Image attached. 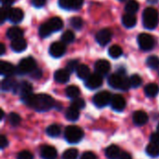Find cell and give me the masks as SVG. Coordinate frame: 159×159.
Segmentation results:
<instances>
[{
    "mask_svg": "<svg viewBox=\"0 0 159 159\" xmlns=\"http://www.w3.org/2000/svg\"><path fill=\"white\" fill-rule=\"evenodd\" d=\"M22 101L28 106L34 108L37 112H46L54 106V100L48 94H30L22 98Z\"/></svg>",
    "mask_w": 159,
    "mask_h": 159,
    "instance_id": "1",
    "label": "cell"
},
{
    "mask_svg": "<svg viewBox=\"0 0 159 159\" xmlns=\"http://www.w3.org/2000/svg\"><path fill=\"white\" fill-rule=\"evenodd\" d=\"M108 84L110 87L121 90H128L131 87L129 78L119 73L111 75L108 78Z\"/></svg>",
    "mask_w": 159,
    "mask_h": 159,
    "instance_id": "2",
    "label": "cell"
},
{
    "mask_svg": "<svg viewBox=\"0 0 159 159\" xmlns=\"http://www.w3.org/2000/svg\"><path fill=\"white\" fill-rule=\"evenodd\" d=\"M143 26L148 30L155 29L158 24V12L154 7H146L143 13Z\"/></svg>",
    "mask_w": 159,
    "mask_h": 159,
    "instance_id": "3",
    "label": "cell"
},
{
    "mask_svg": "<svg viewBox=\"0 0 159 159\" xmlns=\"http://www.w3.org/2000/svg\"><path fill=\"white\" fill-rule=\"evenodd\" d=\"M35 68H36V62L34 60V58L27 57V58L22 59L19 62V64L16 68V73L18 75H23L31 74Z\"/></svg>",
    "mask_w": 159,
    "mask_h": 159,
    "instance_id": "4",
    "label": "cell"
},
{
    "mask_svg": "<svg viewBox=\"0 0 159 159\" xmlns=\"http://www.w3.org/2000/svg\"><path fill=\"white\" fill-rule=\"evenodd\" d=\"M84 131L77 126H69L65 129V139L70 143H76L82 140Z\"/></svg>",
    "mask_w": 159,
    "mask_h": 159,
    "instance_id": "5",
    "label": "cell"
},
{
    "mask_svg": "<svg viewBox=\"0 0 159 159\" xmlns=\"http://www.w3.org/2000/svg\"><path fill=\"white\" fill-rule=\"evenodd\" d=\"M138 44H139V47L143 50L148 51V50H151L155 47V39L151 34L143 33V34H139Z\"/></svg>",
    "mask_w": 159,
    "mask_h": 159,
    "instance_id": "6",
    "label": "cell"
},
{
    "mask_svg": "<svg viewBox=\"0 0 159 159\" xmlns=\"http://www.w3.org/2000/svg\"><path fill=\"white\" fill-rule=\"evenodd\" d=\"M111 100H112V96L108 91L98 92L93 97V102L99 108H102L106 106L109 102H111Z\"/></svg>",
    "mask_w": 159,
    "mask_h": 159,
    "instance_id": "7",
    "label": "cell"
},
{
    "mask_svg": "<svg viewBox=\"0 0 159 159\" xmlns=\"http://www.w3.org/2000/svg\"><path fill=\"white\" fill-rule=\"evenodd\" d=\"M102 76L99 74H93V75H90L87 79H86V82H85V85L88 89H96L98 88H100L102 85Z\"/></svg>",
    "mask_w": 159,
    "mask_h": 159,
    "instance_id": "8",
    "label": "cell"
},
{
    "mask_svg": "<svg viewBox=\"0 0 159 159\" xmlns=\"http://www.w3.org/2000/svg\"><path fill=\"white\" fill-rule=\"evenodd\" d=\"M66 48L63 42H54L49 47V54L54 58H60L65 53Z\"/></svg>",
    "mask_w": 159,
    "mask_h": 159,
    "instance_id": "9",
    "label": "cell"
},
{
    "mask_svg": "<svg viewBox=\"0 0 159 159\" xmlns=\"http://www.w3.org/2000/svg\"><path fill=\"white\" fill-rule=\"evenodd\" d=\"M112 38V33L109 29H102L96 34V41L101 46H106Z\"/></svg>",
    "mask_w": 159,
    "mask_h": 159,
    "instance_id": "10",
    "label": "cell"
},
{
    "mask_svg": "<svg viewBox=\"0 0 159 159\" xmlns=\"http://www.w3.org/2000/svg\"><path fill=\"white\" fill-rule=\"evenodd\" d=\"M84 4V0H59V6L64 9H78Z\"/></svg>",
    "mask_w": 159,
    "mask_h": 159,
    "instance_id": "11",
    "label": "cell"
},
{
    "mask_svg": "<svg viewBox=\"0 0 159 159\" xmlns=\"http://www.w3.org/2000/svg\"><path fill=\"white\" fill-rule=\"evenodd\" d=\"M111 105H112V108L115 111L120 112V111H123L125 109V107H126V101H125L123 96H121L119 94H116V95H114L112 97Z\"/></svg>",
    "mask_w": 159,
    "mask_h": 159,
    "instance_id": "12",
    "label": "cell"
},
{
    "mask_svg": "<svg viewBox=\"0 0 159 159\" xmlns=\"http://www.w3.org/2000/svg\"><path fill=\"white\" fill-rule=\"evenodd\" d=\"M14 92L20 93L21 95V98H23V97L28 96L33 93V86L30 83L23 81L20 84H17V86L14 89Z\"/></svg>",
    "mask_w": 159,
    "mask_h": 159,
    "instance_id": "13",
    "label": "cell"
},
{
    "mask_svg": "<svg viewBox=\"0 0 159 159\" xmlns=\"http://www.w3.org/2000/svg\"><path fill=\"white\" fill-rule=\"evenodd\" d=\"M111 68L110 62L106 60H99L96 63H95V71L97 74L102 75H105L109 73Z\"/></svg>",
    "mask_w": 159,
    "mask_h": 159,
    "instance_id": "14",
    "label": "cell"
},
{
    "mask_svg": "<svg viewBox=\"0 0 159 159\" xmlns=\"http://www.w3.org/2000/svg\"><path fill=\"white\" fill-rule=\"evenodd\" d=\"M11 49L15 52H22L23 50L26 49L27 48V43L26 40L23 37H19L17 39H14L11 41Z\"/></svg>",
    "mask_w": 159,
    "mask_h": 159,
    "instance_id": "15",
    "label": "cell"
},
{
    "mask_svg": "<svg viewBox=\"0 0 159 159\" xmlns=\"http://www.w3.org/2000/svg\"><path fill=\"white\" fill-rule=\"evenodd\" d=\"M41 157L43 159H56L57 150L49 145H44L40 151Z\"/></svg>",
    "mask_w": 159,
    "mask_h": 159,
    "instance_id": "16",
    "label": "cell"
},
{
    "mask_svg": "<svg viewBox=\"0 0 159 159\" xmlns=\"http://www.w3.org/2000/svg\"><path fill=\"white\" fill-rule=\"evenodd\" d=\"M0 72L1 75L7 77H10L14 73H16V68L13 64L7 62V61H1L0 62Z\"/></svg>",
    "mask_w": 159,
    "mask_h": 159,
    "instance_id": "17",
    "label": "cell"
},
{
    "mask_svg": "<svg viewBox=\"0 0 159 159\" xmlns=\"http://www.w3.org/2000/svg\"><path fill=\"white\" fill-rule=\"evenodd\" d=\"M22 19H23V11L20 8L15 7V8L10 9L8 20L12 23H19L22 20Z\"/></svg>",
    "mask_w": 159,
    "mask_h": 159,
    "instance_id": "18",
    "label": "cell"
},
{
    "mask_svg": "<svg viewBox=\"0 0 159 159\" xmlns=\"http://www.w3.org/2000/svg\"><path fill=\"white\" fill-rule=\"evenodd\" d=\"M148 121V116L143 111H136L133 114V122L137 126H143Z\"/></svg>",
    "mask_w": 159,
    "mask_h": 159,
    "instance_id": "19",
    "label": "cell"
},
{
    "mask_svg": "<svg viewBox=\"0 0 159 159\" xmlns=\"http://www.w3.org/2000/svg\"><path fill=\"white\" fill-rule=\"evenodd\" d=\"M70 78V73L66 70V69H60L57 70L54 74V79L58 82V83H66L69 81Z\"/></svg>",
    "mask_w": 159,
    "mask_h": 159,
    "instance_id": "20",
    "label": "cell"
},
{
    "mask_svg": "<svg viewBox=\"0 0 159 159\" xmlns=\"http://www.w3.org/2000/svg\"><path fill=\"white\" fill-rule=\"evenodd\" d=\"M122 23L127 28H132L137 23V18L134 14L127 13L122 17Z\"/></svg>",
    "mask_w": 159,
    "mask_h": 159,
    "instance_id": "21",
    "label": "cell"
},
{
    "mask_svg": "<svg viewBox=\"0 0 159 159\" xmlns=\"http://www.w3.org/2000/svg\"><path fill=\"white\" fill-rule=\"evenodd\" d=\"M120 155V149L116 145L113 144L105 149V156L108 159H118Z\"/></svg>",
    "mask_w": 159,
    "mask_h": 159,
    "instance_id": "22",
    "label": "cell"
},
{
    "mask_svg": "<svg viewBox=\"0 0 159 159\" xmlns=\"http://www.w3.org/2000/svg\"><path fill=\"white\" fill-rule=\"evenodd\" d=\"M48 24L50 27V29L52 30V32H58L63 27L62 20L58 18V17H54V18L49 19L48 21Z\"/></svg>",
    "mask_w": 159,
    "mask_h": 159,
    "instance_id": "23",
    "label": "cell"
},
{
    "mask_svg": "<svg viewBox=\"0 0 159 159\" xmlns=\"http://www.w3.org/2000/svg\"><path fill=\"white\" fill-rule=\"evenodd\" d=\"M16 86H17L16 81L11 77L5 78L1 83V89H2L3 91H8V90H11V89L14 90Z\"/></svg>",
    "mask_w": 159,
    "mask_h": 159,
    "instance_id": "24",
    "label": "cell"
},
{
    "mask_svg": "<svg viewBox=\"0 0 159 159\" xmlns=\"http://www.w3.org/2000/svg\"><path fill=\"white\" fill-rule=\"evenodd\" d=\"M144 92H145V95L147 97H150V98L156 97L159 92L158 85H157L155 83H151V84L146 85L144 88Z\"/></svg>",
    "mask_w": 159,
    "mask_h": 159,
    "instance_id": "25",
    "label": "cell"
},
{
    "mask_svg": "<svg viewBox=\"0 0 159 159\" xmlns=\"http://www.w3.org/2000/svg\"><path fill=\"white\" fill-rule=\"evenodd\" d=\"M76 75L80 79L86 80L89 75H90V70L88 65L86 64H79L77 70H76Z\"/></svg>",
    "mask_w": 159,
    "mask_h": 159,
    "instance_id": "26",
    "label": "cell"
},
{
    "mask_svg": "<svg viewBox=\"0 0 159 159\" xmlns=\"http://www.w3.org/2000/svg\"><path fill=\"white\" fill-rule=\"evenodd\" d=\"M22 34H23V31L20 27H11L7 32V38L11 39V40H14V39H17L19 37H21Z\"/></svg>",
    "mask_w": 159,
    "mask_h": 159,
    "instance_id": "27",
    "label": "cell"
},
{
    "mask_svg": "<svg viewBox=\"0 0 159 159\" xmlns=\"http://www.w3.org/2000/svg\"><path fill=\"white\" fill-rule=\"evenodd\" d=\"M79 110L73 106H70L66 111V118L69 121H76L79 118Z\"/></svg>",
    "mask_w": 159,
    "mask_h": 159,
    "instance_id": "28",
    "label": "cell"
},
{
    "mask_svg": "<svg viewBox=\"0 0 159 159\" xmlns=\"http://www.w3.org/2000/svg\"><path fill=\"white\" fill-rule=\"evenodd\" d=\"M146 154L152 157H157L159 156V145L157 143H151L146 147Z\"/></svg>",
    "mask_w": 159,
    "mask_h": 159,
    "instance_id": "29",
    "label": "cell"
},
{
    "mask_svg": "<svg viewBox=\"0 0 159 159\" xmlns=\"http://www.w3.org/2000/svg\"><path fill=\"white\" fill-rule=\"evenodd\" d=\"M139 3L136 1V0H129L128 3L126 4V7H125V9L127 11V13H131V14H134L135 12L138 11L139 9Z\"/></svg>",
    "mask_w": 159,
    "mask_h": 159,
    "instance_id": "30",
    "label": "cell"
},
{
    "mask_svg": "<svg viewBox=\"0 0 159 159\" xmlns=\"http://www.w3.org/2000/svg\"><path fill=\"white\" fill-rule=\"evenodd\" d=\"M108 52H109V56H110L111 58H113V59H117V58H119V57L122 55L123 49H122L121 47H119V46H117V45H114V46L110 47Z\"/></svg>",
    "mask_w": 159,
    "mask_h": 159,
    "instance_id": "31",
    "label": "cell"
},
{
    "mask_svg": "<svg viewBox=\"0 0 159 159\" xmlns=\"http://www.w3.org/2000/svg\"><path fill=\"white\" fill-rule=\"evenodd\" d=\"M66 95L70 99H76L80 95V89L76 86H69L66 89Z\"/></svg>",
    "mask_w": 159,
    "mask_h": 159,
    "instance_id": "32",
    "label": "cell"
},
{
    "mask_svg": "<svg viewBox=\"0 0 159 159\" xmlns=\"http://www.w3.org/2000/svg\"><path fill=\"white\" fill-rule=\"evenodd\" d=\"M46 132L48 136L52 137V138H55V137H58L60 134H61V128L56 125V124H53V125H50L46 129Z\"/></svg>",
    "mask_w": 159,
    "mask_h": 159,
    "instance_id": "33",
    "label": "cell"
},
{
    "mask_svg": "<svg viewBox=\"0 0 159 159\" xmlns=\"http://www.w3.org/2000/svg\"><path fill=\"white\" fill-rule=\"evenodd\" d=\"M51 33H53V32H52V30L50 29V27L48 26V22H47V23H44V24H42V25H40V27H39V35H40L41 37L46 38V37L49 36V35L51 34Z\"/></svg>",
    "mask_w": 159,
    "mask_h": 159,
    "instance_id": "34",
    "label": "cell"
},
{
    "mask_svg": "<svg viewBox=\"0 0 159 159\" xmlns=\"http://www.w3.org/2000/svg\"><path fill=\"white\" fill-rule=\"evenodd\" d=\"M75 39V36L72 31H66L61 35V40L64 44H70V43L74 42Z\"/></svg>",
    "mask_w": 159,
    "mask_h": 159,
    "instance_id": "35",
    "label": "cell"
},
{
    "mask_svg": "<svg viewBox=\"0 0 159 159\" xmlns=\"http://www.w3.org/2000/svg\"><path fill=\"white\" fill-rule=\"evenodd\" d=\"M77 156H78V151L75 148H70L63 153L62 159H76Z\"/></svg>",
    "mask_w": 159,
    "mask_h": 159,
    "instance_id": "36",
    "label": "cell"
},
{
    "mask_svg": "<svg viewBox=\"0 0 159 159\" xmlns=\"http://www.w3.org/2000/svg\"><path fill=\"white\" fill-rule=\"evenodd\" d=\"M71 26L75 30H80L83 27V20L79 17H73L70 20Z\"/></svg>",
    "mask_w": 159,
    "mask_h": 159,
    "instance_id": "37",
    "label": "cell"
},
{
    "mask_svg": "<svg viewBox=\"0 0 159 159\" xmlns=\"http://www.w3.org/2000/svg\"><path fill=\"white\" fill-rule=\"evenodd\" d=\"M10 7L7 6H3V7L0 10V22L3 23L7 19H8L9 12H10Z\"/></svg>",
    "mask_w": 159,
    "mask_h": 159,
    "instance_id": "38",
    "label": "cell"
},
{
    "mask_svg": "<svg viewBox=\"0 0 159 159\" xmlns=\"http://www.w3.org/2000/svg\"><path fill=\"white\" fill-rule=\"evenodd\" d=\"M147 65L152 69H157L159 67V58L157 56H150L147 59Z\"/></svg>",
    "mask_w": 159,
    "mask_h": 159,
    "instance_id": "39",
    "label": "cell"
},
{
    "mask_svg": "<svg viewBox=\"0 0 159 159\" xmlns=\"http://www.w3.org/2000/svg\"><path fill=\"white\" fill-rule=\"evenodd\" d=\"M78 66H79V62H78L77 60H71L66 64V70L69 73H73V72H75V71L77 70Z\"/></svg>",
    "mask_w": 159,
    "mask_h": 159,
    "instance_id": "40",
    "label": "cell"
},
{
    "mask_svg": "<svg viewBox=\"0 0 159 159\" xmlns=\"http://www.w3.org/2000/svg\"><path fill=\"white\" fill-rule=\"evenodd\" d=\"M129 80H130V85L132 88H139L141 85H142V78L139 75H133L129 77Z\"/></svg>",
    "mask_w": 159,
    "mask_h": 159,
    "instance_id": "41",
    "label": "cell"
},
{
    "mask_svg": "<svg viewBox=\"0 0 159 159\" xmlns=\"http://www.w3.org/2000/svg\"><path fill=\"white\" fill-rule=\"evenodd\" d=\"M8 121L12 126H18L20 122V116L16 113H10L8 115Z\"/></svg>",
    "mask_w": 159,
    "mask_h": 159,
    "instance_id": "42",
    "label": "cell"
},
{
    "mask_svg": "<svg viewBox=\"0 0 159 159\" xmlns=\"http://www.w3.org/2000/svg\"><path fill=\"white\" fill-rule=\"evenodd\" d=\"M71 106H73V107H75V108L80 110V109L85 108L86 102H85V101H84L83 99H81V98H76V99H74V101H73L72 103H71Z\"/></svg>",
    "mask_w": 159,
    "mask_h": 159,
    "instance_id": "43",
    "label": "cell"
},
{
    "mask_svg": "<svg viewBox=\"0 0 159 159\" xmlns=\"http://www.w3.org/2000/svg\"><path fill=\"white\" fill-rule=\"evenodd\" d=\"M17 159H34V156L31 152L24 150V151H21L18 154Z\"/></svg>",
    "mask_w": 159,
    "mask_h": 159,
    "instance_id": "44",
    "label": "cell"
},
{
    "mask_svg": "<svg viewBox=\"0 0 159 159\" xmlns=\"http://www.w3.org/2000/svg\"><path fill=\"white\" fill-rule=\"evenodd\" d=\"M30 75L34 79H39L42 76V71L38 68H35Z\"/></svg>",
    "mask_w": 159,
    "mask_h": 159,
    "instance_id": "45",
    "label": "cell"
},
{
    "mask_svg": "<svg viewBox=\"0 0 159 159\" xmlns=\"http://www.w3.org/2000/svg\"><path fill=\"white\" fill-rule=\"evenodd\" d=\"M80 159H97V157L95 156L94 153L92 152H85L82 156Z\"/></svg>",
    "mask_w": 159,
    "mask_h": 159,
    "instance_id": "46",
    "label": "cell"
},
{
    "mask_svg": "<svg viewBox=\"0 0 159 159\" xmlns=\"http://www.w3.org/2000/svg\"><path fill=\"white\" fill-rule=\"evenodd\" d=\"M7 144H8V141L6 138V136L5 135H1L0 136V147H1V149H4L5 147H7Z\"/></svg>",
    "mask_w": 159,
    "mask_h": 159,
    "instance_id": "47",
    "label": "cell"
},
{
    "mask_svg": "<svg viewBox=\"0 0 159 159\" xmlns=\"http://www.w3.org/2000/svg\"><path fill=\"white\" fill-rule=\"evenodd\" d=\"M47 0H32V4L35 7H41L46 4Z\"/></svg>",
    "mask_w": 159,
    "mask_h": 159,
    "instance_id": "48",
    "label": "cell"
},
{
    "mask_svg": "<svg viewBox=\"0 0 159 159\" xmlns=\"http://www.w3.org/2000/svg\"><path fill=\"white\" fill-rule=\"evenodd\" d=\"M151 143H157V145H159V133L158 132L153 133V134L151 135Z\"/></svg>",
    "mask_w": 159,
    "mask_h": 159,
    "instance_id": "49",
    "label": "cell"
},
{
    "mask_svg": "<svg viewBox=\"0 0 159 159\" xmlns=\"http://www.w3.org/2000/svg\"><path fill=\"white\" fill-rule=\"evenodd\" d=\"M118 159H132L131 156L128 153H122Z\"/></svg>",
    "mask_w": 159,
    "mask_h": 159,
    "instance_id": "50",
    "label": "cell"
},
{
    "mask_svg": "<svg viewBox=\"0 0 159 159\" xmlns=\"http://www.w3.org/2000/svg\"><path fill=\"white\" fill-rule=\"evenodd\" d=\"M2 2V5L3 6H7L9 7L10 5H12L14 3V0H1Z\"/></svg>",
    "mask_w": 159,
    "mask_h": 159,
    "instance_id": "51",
    "label": "cell"
},
{
    "mask_svg": "<svg viewBox=\"0 0 159 159\" xmlns=\"http://www.w3.org/2000/svg\"><path fill=\"white\" fill-rule=\"evenodd\" d=\"M0 47H1V49H0V54L3 55L5 53V45L4 44H0Z\"/></svg>",
    "mask_w": 159,
    "mask_h": 159,
    "instance_id": "52",
    "label": "cell"
},
{
    "mask_svg": "<svg viewBox=\"0 0 159 159\" xmlns=\"http://www.w3.org/2000/svg\"><path fill=\"white\" fill-rule=\"evenodd\" d=\"M157 132L159 133V124H158V126H157Z\"/></svg>",
    "mask_w": 159,
    "mask_h": 159,
    "instance_id": "53",
    "label": "cell"
},
{
    "mask_svg": "<svg viewBox=\"0 0 159 159\" xmlns=\"http://www.w3.org/2000/svg\"><path fill=\"white\" fill-rule=\"evenodd\" d=\"M119 1H124V0H119Z\"/></svg>",
    "mask_w": 159,
    "mask_h": 159,
    "instance_id": "54",
    "label": "cell"
}]
</instances>
